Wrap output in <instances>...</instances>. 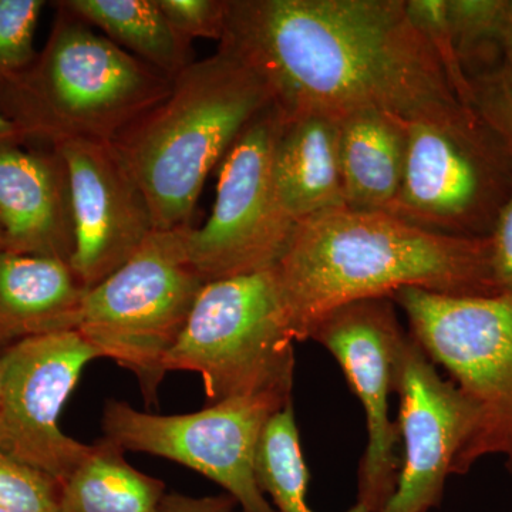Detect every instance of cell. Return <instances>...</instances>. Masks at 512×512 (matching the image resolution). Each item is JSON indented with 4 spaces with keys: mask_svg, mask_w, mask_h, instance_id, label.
<instances>
[{
    "mask_svg": "<svg viewBox=\"0 0 512 512\" xmlns=\"http://www.w3.org/2000/svg\"><path fill=\"white\" fill-rule=\"evenodd\" d=\"M42 0H0V89L36 60L35 33Z\"/></svg>",
    "mask_w": 512,
    "mask_h": 512,
    "instance_id": "603a6c76",
    "label": "cell"
},
{
    "mask_svg": "<svg viewBox=\"0 0 512 512\" xmlns=\"http://www.w3.org/2000/svg\"><path fill=\"white\" fill-rule=\"evenodd\" d=\"M390 299L406 316L410 335L476 413L451 476H464L488 456L503 457L512 474L511 293L450 296L403 288Z\"/></svg>",
    "mask_w": 512,
    "mask_h": 512,
    "instance_id": "52a82bcc",
    "label": "cell"
},
{
    "mask_svg": "<svg viewBox=\"0 0 512 512\" xmlns=\"http://www.w3.org/2000/svg\"><path fill=\"white\" fill-rule=\"evenodd\" d=\"M396 394L404 451L396 491L382 512H429L443 501L476 413L456 384L440 376L410 332L397 369Z\"/></svg>",
    "mask_w": 512,
    "mask_h": 512,
    "instance_id": "5bb4252c",
    "label": "cell"
},
{
    "mask_svg": "<svg viewBox=\"0 0 512 512\" xmlns=\"http://www.w3.org/2000/svg\"><path fill=\"white\" fill-rule=\"evenodd\" d=\"M62 484L0 451V508L8 512H57Z\"/></svg>",
    "mask_w": 512,
    "mask_h": 512,
    "instance_id": "cb8c5ba5",
    "label": "cell"
},
{
    "mask_svg": "<svg viewBox=\"0 0 512 512\" xmlns=\"http://www.w3.org/2000/svg\"><path fill=\"white\" fill-rule=\"evenodd\" d=\"M0 512H8V511L2 510V508H0Z\"/></svg>",
    "mask_w": 512,
    "mask_h": 512,
    "instance_id": "836d02e7",
    "label": "cell"
},
{
    "mask_svg": "<svg viewBox=\"0 0 512 512\" xmlns=\"http://www.w3.org/2000/svg\"><path fill=\"white\" fill-rule=\"evenodd\" d=\"M497 45L503 67L512 74V0L501 3Z\"/></svg>",
    "mask_w": 512,
    "mask_h": 512,
    "instance_id": "f546056e",
    "label": "cell"
},
{
    "mask_svg": "<svg viewBox=\"0 0 512 512\" xmlns=\"http://www.w3.org/2000/svg\"><path fill=\"white\" fill-rule=\"evenodd\" d=\"M29 143V138L23 133L22 128L0 110V153Z\"/></svg>",
    "mask_w": 512,
    "mask_h": 512,
    "instance_id": "4dcf8cb0",
    "label": "cell"
},
{
    "mask_svg": "<svg viewBox=\"0 0 512 512\" xmlns=\"http://www.w3.org/2000/svg\"><path fill=\"white\" fill-rule=\"evenodd\" d=\"M63 5L170 79L192 63V43L175 32L157 0H64Z\"/></svg>",
    "mask_w": 512,
    "mask_h": 512,
    "instance_id": "d6986e66",
    "label": "cell"
},
{
    "mask_svg": "<svg viewBox=\"0 0 512 512\" xmlns=\"http://www.w3.org/2000/svg\"><path fill=\"white\" fill-rule=\"evenodd\" d=\"M0 397H2V363H0Z\"/></svg>",
    "mask_w": 512,
    "mask_h": 512,
    "instance_id": "d6a6232c",
    "label": "cell"
},
{
    "mask_svg": "<svg viewBox=\"0 0 512 512\" xmlns=\"http://www.w3.org/2000/svg\"><path fill=\"white\" fill-rule=\"evenodd\" d=\"M503 0H447L451 40L467 79L503 66L497 35Z\"/></svg>",
    "mask_w": 512,
    "mask_h": 512,
    "instance_id": "7402d4cb",
    "label": "cell"
},
{
    "mask_svg": "<svg viewBox=\"0 0 512 512\" xmlns=\"http://www.w3.org/2000/svg\"><path fill=\"white\" fill-rule=\"evenodd\" d=\"M164 495L163 481L131 467L103 439L62 485L57 512H158Z\"/></svg>",
    "mask_w": 512,
    "mask_h": 512,
    "instance_id": "ffe728a7",
    "label": "cell"
},
{
    "mask_svg": "<svg viewBox=\"0 0 512 512\" xmlns=\"http://www.w3.org/2000/svg\"><path fill=\"white\" fill-rule=\"evenodd\" d=\"M407 15L433 47L457 99L466 106L470 103V84L463 67L458 62L450 25L447 18V0H406Z\"/></svg>",
    "mask_w": 512,
    "mask_h": 512,
    "instance_id": "d4e9b609",
    "label": "cell"
},
{
    "mask_svg": "<svg viewBox=\"0 0 512 512\" xmlns=\"http://www.w3.org/2000/svg\"><path fill=\"white\" fill-rule=\"evenodd\" d=\"M470 103L512 157V74L495 67L468 79Z\"/></svg>",
    "mask_w": 512,
    "mask_h": 512,
    "instance_id": "484cf974",
    "label": "cell"
},
{
    "mask_svg": "<svg viewBox=\"0 0 512 512\" xmlns=\"http://www.w3.org/2000/svg\"><path fill=\"white\" fill-rule=\"evenodd\" d=\"M409 121L380 110L353 111L339 123L345 207L389 212L402 188Z\"/></svg>",
    "mask_w": 512,
    "mask_h": 512,
    "instance_id": "ac0fdd59",
    "label": "cell"
},
{
    "mask_svg": "<svg viewBox=\"0 0 512 512\" xmlns=\"http://www.w3.org/2000/svg\"><path fill=\"white\" fill-rule=\"evenodd\" d=\"M84 292L63 259L0 251V355L23 340L76 330Z\"/></svg>",
    "mask_w": 512,
    "mask_h": 512,
    "instance_id": "2e32d148",
    "label": "cell"
},
{
    "mask_svg": "<svg viewBox=\"0 0 512 512\" xmlns=\"http://www.w3.org/2000/svg\"><path fill=\"white\" fill-rule=\"evenodd\" d=\"M402 188L387 214L460 238H490L512 192V157L473 107L409 121Z\"/></svg>",
    "mask_w": 512,
    "mask_h": 512,
    "instance_id": "ba28073f",
    "label": "cell"
},
{
    "mask_svg": "<svg viewBox=\"0 0 512 512\" xmlns=\"http://www.w3.org/2000/svg\"><path fill=\"white\" fill-rule=\"evenodd\" d=\"M255 476L276 512H315L308 504L309 471L292 403L266 424L256 453ZM348 512L367 511L355 504Z\"/></svg>",
    "mask_w": 512,
    "mask_h": 512,
    "instance_id": "44dd1931",
    "label": "cell"
},
{
    "mask_svg": "<svg viewBox=\"0 0 512 512\" xmlns=\"http://www.w3.org/2000/svg\"><path fill=\"white\" fill-rule=\"evenodd\" d=\"M191 227L154 229L126 264L84 292L77 312V332L137 377L146 403L157 399L165 357L205 285L188 255Z\"/></svg>",
    "mask_w": 512,
    "mask_h": 512,
    "instance_id": "8992f818",
    "label": "cell"
},
{
    "mask_svg": "<svg viewBox=\"0 0 512 512\" xmlns=\"http://www.w3.org/2000/svg\"><path fill=\"white\" fill-rule=\"evenodd\" d=\"M220 49L254 70L286 119L373 109L413 121L466 106L406 0H229Z\"/></svg>",
    "mask_w": 512,
    "mask_h": 512,
    "instance_id": "6da1fadb",
    "label": "cell"
},
{
    "mask_svg": "<svg viewBox=\"0 0 512 512\" xmlns=\"http://www.w3.org/2000/svg\"><path fill=\"white\" fill-rule=\"evenodd\" d=\"M237 501L229 494L212 497H188L184 494H165L158 512H232Z\"/></svg>",
    "mask_w": 512,
    "mask_h": 512,
    "instance_id": "f1b7e54d",
    "label": "cell"
},
{
    "mask_svg": "<svg viewBox=\"0 0 512 512\" xmlns=\"http://www.w3.org/2000/svg\"><path fill=\"white\" fill-rule=\"evenodd\" d=\"M45 49L28 72L0 89V110L30 143L113 141L164 100L173 79L121 49L63 2Z\"/></svg>",
    "mask_w": 512,
    "mask_h": 512,
    "instance_id": "277c9868",
    "label": "cell"
},
{
    "mask_svg": "<svg viewBox=\"0 0 512 512\" xmlns=\"http://www.w3.org/2000/svg\"><path fill=\"white\" fill-rule=\"evenodd\" d=\"M100 357L77 330L37 336L0 355V451L60 484L93 446L66 436L59 417L87 363Z\"/></svg>",
    "mask_w": 512,
    "mask_h": 512,
    "instance_id": "7c38bea8",
    "label": "cell"
},
{
    "mask_svg": "<svg viewBox=\"0 0 512 512\" xmlns=\"http://www.w3.org/2000/svg\"><path fill=\"white\" fill-rule=\"evenodd\" d=\"M272 97L254 70L218 47L111 143L146 197L154 229L191 224L202 187Z\"/></svg>",
    "mask_w": 512,
    "mask_h": 512,
    "instance_id": "3957f363",
    "label": "cell"
},
{
    "mask_svg": "<svg viewBox=\"0 0 512 512\" xmlns=\"http://www.w3.org/2000/svg\"><path fill=\"white\" fill-rule=\"evenodd\" d=\"M69 175L74 248L69 265L84 291L126 264L154 231L143 191L111 141L52 144Z\"/></svg>",
    "mask_w": 512,
    "mask_h": 512,
    "instance_id": "4fadbf2b",
    "label": "cell"
},
{
    "mask_svg": "<svg viewBox=\"0 0 512 512\" xmlns=\"http://www.w3.org/2000/svg\"><path fill=\"white\" fill-rule=\"evenodd\" d=\"M292 403L274 396L239 397L201 412L156 416L126 402L104 407V437L123 451L168 458L220 484L244 512H276L259 488L256 453L266 424Z\"/></svg>",
    "mask_w": 512,
    "mask_h": 512,
    "instance_id": "30bf717a",
    "label": "cell"
},
{
    "mask_svg": "<svg viewBox=\"0 0 512 512\" xmlns=\"http://www.w3.org/2000/svg\"><path fill=\"white\" fill-rule=\"evenodd\" d=\"M175 32L192 43L198 37L221 42L227 28L229 0H157Z\"/></svg>",
    "mask_w": 512,
    "mask_h": 512,
    "instance_id": "4316f807",
    "label": "cell"
},
{
    "mask_svg": "<svg viewBox=\"0 0 512 512\" xmlns=\"http://www.w3.org/2000/svg\"><path fill=\"white\" fill-rule=\"evenodd\" d=\"M491 265L498 293L512 295V192L490 235Z\"/></svg>",
    "mask_w": 512,
    "mask_h": 512,
    "instance_id": "83f0119b",
    "label": "cell"
},
{
    "mask_svg": "<svg viewBox=\"0 0 512 512\" xmlns=\"http://www.w3.org/2000/svg\"><path fill=\"white\" fill-rule=\"evenodd\" d=\"M0 229L5 251L72 258L69 175L52 146L26 144L0 153Z\"/></svg>",
    "mask_w": 512,
    "mask_h": 512,
    "instance_id": "9a60e30c",
    "label": "cell"
},
{
    "mask_svg": "<svg viewBox=\"0 0 512 512\" xmlns=\"http://www.w3.org/2000/svg\"><path fill=\"white\" fill-rule=\"evenodd\" d=\"M274 269L207 282L164 360L198 373L208 403L252 396L292 400L295 349Z\"/></svg>",
    "mask_w": 512,
    "mask_h": 512,
    "instance_id": "5b68a950",
    "label": "cell"
},
{
    "mask_svg": "<svg viewBox=\"0 0 512 512\" xmlns=\"http://www.w3.org/2000/svg\"><path fill=\"white\" fill-rule=\"evenodd\" d=\"M295 342L323 316L403 288L450 296L498 295L490 238L437 234L380 211L348 207L296 224L274 268Z\"/></svg>",
    "mask_w": 512,
    "mask_h": 512,
    "instance_id": "7a4b0ae2",
    "label": "cell"
},
{
    "mask_svg": "<svg viewBox=\"0 0 512 512\" xmlns=\"http://www.w3.org/2000/svg\"><path fill=\"white\" fill-rule=\"evenodd\" d=\"M0 251H5V242H3L2 229H0Z\"/></svg>",
    "mask_w": 512,
    "mask_h": 512,
    "instance_id": "1f68e13d",
    "label": "cell"
},
{
    "mask_svg": "<svg viewBox=\"0 0 512 512\" xmlns=\"http://www.w3.org/2000/svg\"><path fill=\"white\" fill-rule=\"evenodd\" d=\"M340 119L305 114L286 119L272 160L276 201L298 224L319 212L345 207L339 157Z\"/></svg>",
    "mask_w": 512,
    "mask_h": 512,
    "instance_id": "e0dca14e",
    "label": "cell"
},
{
    "mask_svg": "<svg viewBox=\"0 0 512 512\" xmlns=\"http://www.w3.org/2000/svg\"><path fill=\"white\" fill-rule=\"evenodd\" d=\"M407 339L409 330L400 323L390 298L340 306L323 316L309 335L335 357L365 410L367 444L360 460L356 505L367 512H382L399 480L400 431L390 417V397L396 393Z\"/></svg>",
    "mask_w": 512,
    "mask_h": 512,
    "instance_id": "8fae6325",
    "label": "cell"
},
{
    "mask_svg": "<svg viewBox=\"0 0 512 512\" xmlns=\"http://www.w3.org/2000/svg\"><path fill=\"white\" fill-rule=\"evenodd\" d=\"M285 121L272 103L220 164L210 218L188 232V255L205 284L271 271L284 255L296 224L276 201L272 160Z\"/></svg>",
    "mask_w": 512,
    "mask_h": 512,
    "instance_id": "9c48e42d",
    "label": "cell"
}]
</instances>
